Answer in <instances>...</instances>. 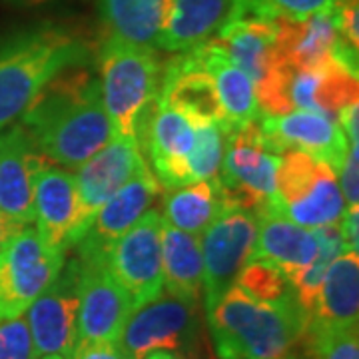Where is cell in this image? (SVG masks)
<instances>
[{"label": "cell", "instance_id": "1", "mask_svg": "<svg viewBox=\"0 0 359 359\" xmlns=\"http://www.w3.org/2000/svg\"><path fill=\"white\" fill-rule=\"evenodd\" d=\"M20 118L36 150L60 168L78 170L116 136L100 78L88 65L52 78Z\"/></svg>", "mask_w": 359, "mask_h": 359}, {"label": "cell", "instance_id": "2", "mask_svg": "<svg viewBox=\"0 0 359 359\" xmlns=\"http://www.w3.org/2000/svg\"><path fill=\"white\" fill-rule=\"evenodd\" d=\"M208 313L219 359H297L309 316L297 299L264 304L231 285Z\"/></svg>", "mask_w": 359, "mask_h": 359}, {"label": "cell", "instance_id": "3", "mask_svg": "<svg viewBox=\"0 0 359 359\" xmlns=\"http://www.w3.org/2000/svg\"><path fill=\"white\" fill-rule=\"evenodd\" d=\"M82 34L56 22H40L0 40V130L11 126L52 78L88 65Z\"/></svg>", "mask_w": 359, "mask_h": 359}, {"label": "cell", "instance_id": "4", "mask_svg": "<svg viewBox=\"0 0 359 359\" xmlns=\"http://www.w3.org/2000/svg\"><path fill=\"white\" fill-rule=\"evenodd\" d=\"M96 65L114 134L136 140L142 150L144 132L162 90L164 66L158 48L106 34L96 54Z\"/></svg>", "mask_w": 359, "mask_h": 359}, {"label": "cell", "instance_id": "5", "mask_svg": "<svg viewBox=\"0 0 359 359\" xmlns=\"http://www.w3.org/2000/svg\"><path fill=\"white\" fill-rule=\"evenodd\" d=\"M358 66L339 56L304 70L278 65L256 82L259 112L268 116L313 110L337 120L347 106L358 104Z\"/></svg>", "mask_w": 359, "mask_h": 359}, {"label": "cell", "instance_id": "6", "mask_svg": "<svg viewBox=\"0 0 359 359\" xmlns=\"http://www.w3.org/2000/svg\"><path fill=\"white\" fill-rule=\"evenodd\" d=\"M273 205L309 230L339 224L347 210L337 172L304 152L282 154Z\"/></svg>", "mask_w": 359, "mask_h": 359}, {"label": "cell", "instance_id": "7", "mask_svg": "<svg viewBox=\"0 0 359 359\" xmlns=\"http://www.w3.org/2000/svg\"><path fill=\"white\" fill-rule=\"evenodd\" d=\"M280 160L282 156L262 138L257 120L244 128L226 130L216 184L228 205L257 214L276 204Z\"/></svg>", "mask_w": 359, "mask_h": 359}, {"label": "cell", "instance_id": "8", "mask_svg": "<svg viewBox=\"0 0 359 359\" xmlns=\"http://www.w3.org/2000/svg\"><path fill=\"white\" fill-rule=\"evenodd\" d=\"M66 254L42 242L36 228L16 230L0 245V321L25 316L30 304L50 285Z\"/></svg>", "mask_w": 359, "mask_h": 359}, {"label": "cell", "instance_id": "9", "mask_svg": "<svg viewBox=\"0 0 359 359\" xmlns=\"http://www.w3.org/2000/svg\"><path fill=\"white\" fill-rule=\"evenodd\" d=\"M200 304L160 292L150 302L132 309L118 344L132 359L152 351H178L192 359L200 339Z\"/></svg>", "mask_w": 359, "mask_h": 359}, {"label": "cell", "instance_id": "10", "mask_svg": "<svg viewBox=\"0 0 359 359\" xmlns=\"http://www.w3.org/2000/svg\"><path fill=\"white\" fill-rule=\"evenodd\" d=\"M257 236V214L228 205L200 236L204 259V306L210 309L222 295L236 285V280L250 262Z\"/></svg>", "mask_w": 359, "mask_h": 359}, {"label": "cell", "instance_id": "11", "mask_svg": "<svg viewBox=\"0 0 359 359\" xmlns=\"http://www.w3.org/2000/svg\"><path fill=\"white\" fill-rule=\"evenodd\" d=\"M162 214L148 210L104 252V264L130 295L134 308L164 290L162 282Z\"/></svg>", "mask_w": 359, "mask_h": 359}, {"label": "cell", "instance_id": "12", "mask_svg": "<svg viewBox=\"0 0 359 359\" xmlns=\"http://www.w3.org/2000/svg\"><path fill=\"white\" fill-rule=\"evenodd\" d=\"M146 164L138 142L126 136L112 140L88 158L74 174L76 182V219L70 233V248H76L90 228L96 212Z\"/></svg>", "mask_w": 359, "mask_h": 359}, {"label": "cell", "instance_id": "13", "mask_svg": "<svg viewBox=\"0 0 359 359\" xmlns=\"http://www.w3.org/2000/svg\"><path fill=\"white\" fill-rule=\"evenodd\" d=\"M36 358L70 359L78 344V262H65L56 280L25 311Z\"/></svg>", "mask_w": 359, "mask_h": 359}, {"label": "cell", "instance_id": "14", "mask_svg": "<svg viewBox=\"0 0 359 359\" xmlns=\"http://www.w3.org/2000/svg\"><path fill=\"white\" fill-rule=\"evenodd\" d=\"M78 341H118L134 309L130 295L116 282L102 257L76 256Z\"/></svg>", "mask_w": 359, "mask_h": 359}, {"label": "cell", "instance_id": "15", "mask_svg": "<svg viewBox=\"0 0 359 359\" xmlns=\"http://www.w3.org/2000/svg\"><path fill=\"white\" fill-rule=\"evenodd\" d=\"M257 126L276 154L304 152L323 160L335 172H339L349 150L339 122L313 110H294L282 116L259 114Z\"/></svg>", "mask_w": 359, "mask_h": 359}, {"label": "cell", "instance_id": "16", "mask_svg": "<svg viewBox=\"0 0 359 359\" xmlns=\"http://www.w3.org/2000/svg\"><path fill=\"white\" fill-rule=\"evenodd\" d=\"M198 122L166 102L158 100L142 140V152L148 154L150 170L162 190L170 192L192 184L188 160L198 142Z\"/></svg>", "mask_w": 359, "mask_h": 359}, {"label": "cell", "instance_id": "17", "mask_svg": "<svg viewBox=\"0 0 359 359\" xmlns=\"http://www.w3.org/2000/svg\"><path fill=\"white\" fill-rule=\"evenodd\" d=\"M162 186L148 168V162L96 212L90 228L76 244V256L102 257L104 252L124 231L152 210L162 196Z\"/></svg>", "mask_w": 359, "mask_h": 359}, {"label": "cell", "instance_id": "18", "mask_svg": "<svg viewBox=\"0 0 359 359\" xmlns=\"http://www.w3.org/2000/svg\"><path fill=\"white\" fill-rule=\"evenodd\" d=\"M32 208L42 242L66 254L78 208L74 174L42 158L32 174Z\"/></svg>", "mask_w": 359, "mask_h": 359}, {"label": "cell", "instance_id": "19", "mask_svg": "<svg viewBox=\"0 0 359 359\" xmlns=\"http://www.w3.org/2000/svg\"><path fill=\"white\" fill-rule=\"evenodd\" d=\"M334 56L358 66V50L346 46L335 30L330 8L304 18L278 16V60L294 70L313 68Z\"/></svg>", "mask_w": 359, "mask_h": 359}, {"label": "cell", "instance_id": "20", "mask_svg": "<svg viewBox=\"0 0 359 359\" xmlns=\"http://www.w3.org/2000/svg\"><path fill=\"white\" fill-rule=\"evenodd\" d=\"M40 154L22 124L0 132V214L16 228L32 226V174Z\"/></svg>", "mask_w": 359, "mask_h": 359}, {"label": "cell", "instance_id": "21", "mask_svg": "<svg viewBox=\"0 0 359 359\" xmlns=\"http://www.w3.org/2000/svg\"><path fill=\"white\" fill-rule=\"evenodd\" d=\"M160 100L192 120L212 122L226 130V116L214 78L200 62L194 48L170 58L162 76Z\"/></svg>", "mask_w": 359, "mask_h": 359}, {"label": "cell", "instance_id": "22", "mask_svg": "<svg viewBox=\"0 0 359 359\" xmlns=\"http://www.w3.org/2000/svg\"><path fill=\"white\" fill-rule=\"evenodd\" d=\"M316 256V231L285 218L273 204L257 212L256 245L250 259H264L273 264L292 282L299 271L308 268Z\"/></svg>", "mask_w": 359, "mask_h": 359}, {"label": "cell", "instance_id": "23", "mask_svg": "<svg viewBox=\"0 0 359 359\" xmlns=\"http://www.w3.org/2000/svg\"><path fill=\"white\" fill-rule=\"evenodd\" d=\"M233 0H166L156 48L186 52L214 39L228 20Z\"/></svg>", "mask_w": 359, "mask_h": 359}, {"label": "cell", "instance_id": "24", "mask_svg": "<svg viewBox=\"0 0 359 359\" xmlns=\"http://www.w3.org/2000/svg\"><path fill=\"white\" fill-rule=\"evenodd\" d=\"M196 56L214 78L219 104L226 116V130L244 128L259 118V106L256 98V84L240 66L228 56V52L214 39L194 46Z\"/></svg>", "mask_w": 359, "mask_h": 359}, {"label": "cell", "instance_id": "25", "mask_svg": "<svg viewBox=\"0 0 359 359\" xmlns=\"http://www.w3.org/2000/svg\"><path fill=\"white\" fill-rule=\"evenodd\" d=\"M359 321V256L341 252L327 268L308 323L321 327H353Z\"/></svg>", "mask_w": 359, "mask_h": 359}, {"label": "cell", "instance_id": "26", "mask_svg": "<svg viewBox=\"0 0 359 359\" xmlns=\"http://www.w3.org/2000/svg\"><path fill=\"white\" fill-rule=\"evenodd\" d=\"M162 282L168 294L200 304L204 283L200 236L162 224Z\"/></svg>", "mask_w": 359, "mask_h": 359}, {"label": "cell", "instance_id": "27", "mask_svg": "<svg viewBox=\"0 0 359 359\" xmlns=\"http://www.w3.org/2000/svg\"><path fill=\"white\" fill-rule=\"evenodd\" d=\"M228 208L216 180H200L170 190L162 208L164 224L176 230L202 236L205 228Z\"/></svg>", "mask_w": 359, "mask_h": 359}, {"label": "cell", "instance_id": "28", "mask_svg": "<svg viewBox=\"0 0 359 359\" xmlns=\"http://www.w3.org/2000/svg\"><path fill=\"white\" fill-rule=\"evenodd\" d=\"M106 34L156 48L166 0H96Z\"/></svg>", "mask_w": 359, "mask_h": 359}, {"label": "cell", "instance_id": "29", "mask_svg": "<svg viewBox=\"0 0 359 359\" xmlns=\"http://www.w3.org/2000/svg\"><path fill=\"white\" fill-rule=\"evenodd\" d=\"M316 236H318V256L313 257V262L309 264L304 271H299L292 280V285L295 290V297L299 302V306L304 308L306 313H311V309L316 306V299L320 294L321 282L327 268L332 266L335 257L341 252H346V244L341 238L339 226H323V228H316Z\"/></svg>", "mask_w": 359, "mask_h": 359}, {"label": "cell", "instance_id": "30", "mask_svg": "<svg viewBox=\"0 0 359 359\" xmlns=\"http://www.w3.org/2000/svg\"><path fill=\"white\" fill-rule=\"evenodd\" d=\"M236 285L264 304H283L297 299L290 278L282 269L264 259H250L240 271Z\"/></svg>", "mask_w": 359, "mask_h": 359}, {"label": "cell", "instance_id": "31", "mask_svg": "<svg viewBox=\"0 0 359 359\" xmlns=\"http://www.w3.org/2000/svg\"><path fill=\"white\" fill-rule=\"evenodd\" d=\"M304 349L311 359H359L358 325L321 327L308 323Z\"/></svg>", "mask_w": 359, "mask_h": 359}, {"label": "cell", "instance_id": "32", "mask_svg": "<svg viewBox=\"0 0 359 359\" xmlns=\"http://www.w3.org/2000/svg\"><path fill=\"white\" fill-rule=\"evenodd\" d=\"M0 359H39L25 316L0 321Z\"/></svg>", "mask_w": 359, "mask_h": 359}, {"label": "cell", "instance_id": "33", "mask_svg": "<svg viewBox=\"0 0 359 359\" xmlns=\"http://www.w3.org/2000/svg\"><path fill=\"white\" fill-rule=\"evenodd\" d=\"M330 13L334 18L335 30L339 34V40L358 50L359 46V4L358 0H335L334 4L330 6Z\"/></svg>", "mask_w": 359, "mask_h": 359}, {"label": "cell", "instance_id": "34", "mask_svg": "<svg viewBox=\"0 0 359 359\" xmlns=\"http://www.w3.org/2000/svg\"><path fill=\"white\" fill-rule=\"evenodd\" d=\"M359 146L358 142H349V150H347L346 160L337 172L339 180V188L344 194L347 210H358L359 205Z\"/></svg>", "mask_w": 359, "mask_h": 359}, {"label": "cell", "instance_id": "35", "mask_svg": "<svg viewBox=\"0 0 359 359\" xmlns=\"http://www.w3.org/2000/svg\"><path fill=\"white\" fill-rule=\"evenodd\" d=\"M269 13L283 18H304L313 13L325 11L335 0H262Z\"/></svg>", "mask_w": 359, "mask_h": 359}, {"label": "cell", "instance_id": "36", "mask_svg": "<svg viewBox=\"0 0 359 359\" xmlns=\"http://www.w3.org/2000/svg\"><path fill=\"white\" fill-rule=\"evenodd\" d=\"M70 359H132L118 341L90 339L78 341Z\"/></svg>", "mask_w": 359, "mask_h": 359}, {"label": "cell", "instance_id": "37", "mask_svg": "<svg viewBox=\"0 0 359 359\" xmlns=\"http://www.w3.org/2000/svg\"><path fill=\"white\" fill-rule=\"evenodd\" d=\"M358 210H346L344 218L339 219V231L344 238L346 250L349 252H359V233H358Z\"/></svg>", "mask_w": 359, "mask_h": 359}, {"label": "cell", "instance_id": "38", "mask_svg": "<svg viewBox=\"0 0 359 359\" xmlns=\"http://www.w3.org/2000/svg\"><path fill=\"white\" fill-rule=\"evenodd\" d=\"M16 230H20V228H16V226H13L8 219L4 218L2 214H0V245L4 244L11 236H13L14 231Z\"/></svg>", "mask_w": 359, "mask_h": 359}, {"label": "cell", "instance_id": "39", "mask_svg": "<svg viewBox=\"0 0 359 359\" xmlns=\"http://www.w3.org/2000/svg\"><path fill=\"white\" fill-rule=\"evenodd\" d=\"M144 359H190L186 355H182L178 351H166V349H160V351H152L148 353Z\"/></svg>", "mask_w": 359, "mask_h": 359}, {"label": "cell", "instance_id": "40", "mask_svg": "<svg viewBox=\"0 0 359 359\" xmlns=\"http://www.w3.org/2000/svg\"><path fill=\"white\" fill-rule=\"evenodd\" d=\"M6 2H13L18 6H39V4H46L50 0H6Z\"/></svg>", "mask_w": 359, "mask_h": 359}, {"label": "cell", "instance_id": "41", "mask_svg": "<svg viewBox=\"0 0 359 359\" xmlns=\"http://www.w3.org/2000/svg\"><path fill=\"white\" fill-rule=\"evenodd\" d=\"M40 359H65V358H60V355H44V358H40Z\"/></svg>", "mask_w": 359, "mask_h": 359}]
</instances>
